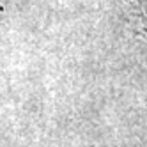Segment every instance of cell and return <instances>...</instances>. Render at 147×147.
Listing matches in <instances>:
<instances>
[{
    "label": "cell",
    "instance_id": "6da1fadb",
    "mask_svg": "<svg viewBox=\"0 0 147 147\" xmlns=\"http://www.w3.org/2000/svg\"><path fill=\"white\" fill-rule=\"evenodd\" d=\"M136 34L147 37V0H110Z\"/></svg>",
    "mask_w": 147,
    "mask_h": 147
}]
</instances>
